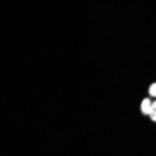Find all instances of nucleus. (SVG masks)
I'll use <instances>...</instances> for the list:
<instances>
[{
    "label": "nucleus",
    "instance_id": "20e7f679",
    "mask_svg": "<svg viewBox=\"0 0 156 156\" xmlns=\"http://www.w3.org/2000/svg\"><path fill=\"white\" fill-rule=\"evenodd\" d=\"M152 106L156 108V101L152 103Z\"/></svg>",
    "mask_w": 156,
    "mask_h": 156
},
{
    "label": "nucleus",
    "instance_id": "f257e3e1",
    "mask_svg": "<svg viewBox=\"0 0 156 156\" xmlns=\"http://www.w3.org/2000/svg\"><path fill=\"white\" fill-rule=\"evenodd\" d=\"M152 108V104L151 103V101L149 98H146L142 101L140 105V109L144 115H149Z\"/></svg>",
    "mask_w": 156,
    "mask_h": 156
},
{
    "label": "nucleus",
    "instance_id": "f03ea898",
    "mask_svg": "<svg viewBox=\"0 0 156 156\" xmlns=\"http://www.w3.org/2000/svg\"><path fill=\"white\" fill-rule=\"evenodd\" d=\"M149 93L152 97H156V83L152 84L150 87Z\"/></svg>",
    "mask_w": 156,
    "mask_h": 156
},
{
    "label": "nucleus",
    "instance_id": "7ed1b4c3",
    "mask_svg": "<svg viewBox=\"0 0 156 156\" xmlns=\"http://www.w3.org/2000/svg\"><path fill=\"white\" fill-rule=\"evenodd\" d=\"M149 116L151 119L154 122H156V108L153 106Z\"/></svg>",
    "mask_w": 156,
    "mask_h": 156
}]
</instances>
